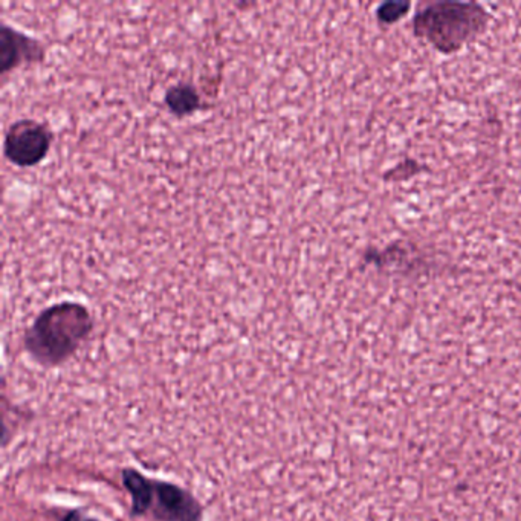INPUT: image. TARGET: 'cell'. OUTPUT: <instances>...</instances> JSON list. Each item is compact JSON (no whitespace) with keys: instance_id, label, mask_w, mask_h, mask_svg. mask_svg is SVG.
Listing matches in <instances>:
<instances>
[{"instance_id":"cell-1","label":"cell","mask_w":521,"mask_h":521,"mask_svg":"<svg viewBox=\"0 0 521 521\" xmlns=\"http://www.w3.org/2000/svg\"><path fill=\"white\" fill-rule=\"evenodd\" d=\"M94 330V319L83 303H54L37 315L23 337L28 354L38 364H62L83 346Z\"/></svg>"},{"instance_id":"cell-9","label":"cell","mask_w":521,"mask_h":521,"mask_svg":"<svg viewBox=\"0 0 521 521\" xmlns=\"http://www.w3.org/2000/svg\"><path fill=\"white\" fill-rule=\"evenodd\" d=\"M423 167L421 164H417L414 159H406V161L397 164V167L391 168L384 175L386 181H406L408 177L414 176L417 173H421Z\"/></svg>"},{"instance_id":"cell-2","label":"cell","mask_w":521,"mask_h":521,"mask_svg":"<svg viewBox=\"0 0 521 521\" xmlns=\"http://www.w3.org/2000/svg\"><path fill=\"white\" fill-rule=\"evenodd\" d=\"M490 21V13L477 2L438 0L419 6L412 23L414 36L451 56L485 31Z\"/></svg>"},{"instance_id":"cell-7","label":"cell","mask_w":521,"mask_h":521,"mask_svg":"<svg viewBox=\"0 0 521 521\" xmlns=\"http://www.w3.org/2000/svg\"><path fill=\"white\" fill-rule=\"evenodd\" d=\"M125 490L131 492L132 512L133 516H142L153 505V482L135 469L127 468L123 471Z\"/></svg>"},{"instance_id":"cell-4","label":"cell","mask_w":521,"mask_h":521,"mask_svg":"<svg viewBox=\"0 0 521 521\" xmlns=\"http://www.w3.org/2000/svg\"><path fill=\"white\" fill-rule=\"evenodd\" d=\"M47 57V47L36 37L28 36L8 23L0 27V73L16 71L21 66L40 63Z\"/></svg>"},{"instance_id":"cell-10","label":"cell","mask_w":521,"mask_h":521,"mask_svg":"<svg viewBox=\"0 0 521 521\" xmlns=\"http://www.w3.org/2000/svg\"><path fill=\"white\" fill-rule=\"evenodd\" d=\"M63 521H97L94 518H89V517L83 516L80 511L69 512L68 516L64 517Z\"/></svg>"},{"instance_id":"cell-6","label":"cell","mask_w":521,"mask_h":521,"mask_svg":"<svg viewBox=\"0 0 521 521\" xmlns=\"http://www.w3.org/2000/svg\"><path fill=\"white\" fill-rule=\"evenodd\" d=\"M164 103L168 112L177 118L194 115L196 112L207 107L203 105L202 97L199 94L196 86L192 83H175L166 90Z\"/></svg>"},{"instance_id":"cell-5","label":"cell","mask_w":521,"mask_h":521,"mask_svg":"<svg viewBox=\"0 0 521 521\" xmlns=\"http://www.w3.org/2000/svg\"><path fill=\"white\" fill-rule=\"evenodd\" d=\"M153 517L159 521H202V506L181 486L153 482Z\"/></svg>"},{"instance_id":"cell-8","label":"cell","mask_w":521,"mask_h":521,"mask_svg":"<svg viewBox=\"0 0 521 521\" xmlns=\"http://www.w3.org/2000/svg\"><path fill=\"white\" fill-rule=\"evenodd\" d=\"M410 2H386L376 8V21L380 25L391 27L401 21L410 11Z\"/></svg>"},{"instance_id":"cell-3","label":"cell","mask_w":521,"mask_h":521,"mask_svg":"<svg viewBox=\"0 0 521 521\" xmlns=\"http://www.w3.org/2000/svg\"><path fill=\"white\" fill-rule=\"evenodd\" d=\"M54 142V133L42 121L23 118L8 125L4 138V155L21 168H31L47 159Z\"/></svg>"}]
</instances>
